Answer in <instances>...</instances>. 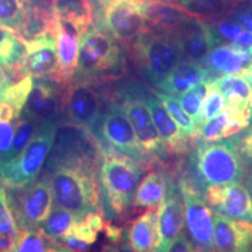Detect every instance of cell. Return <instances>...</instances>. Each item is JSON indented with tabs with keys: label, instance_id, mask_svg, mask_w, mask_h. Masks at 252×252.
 Wrapping results in <instances>:
<instances>
[{
	"label": "cell",
	"instance_id": "cell-1",
	"mask_svg": "<svg viewBox=\"0 0 252 252\" xmlns=\"http://www.w3.org/2000/svg\"><path fill=\"white\" fill-rule=\"evenodd\" d=\"M50 185L58 207L78 219L99 212V185L94 167L88 157L68 154L62 158L52 173Z\"/></svg>",
	"mask_w": 252,
	"mask_h": 252
},
{
	"label": "cell",
	"instance_id": "cell-2",
	"mask_svg": "<svg viewBox=\"0 0 252 252\" xmlns=\"http://www.w3.org/2000/svg\"><path fill=\"white\" fill-rule=\"evenodd\" d=\"M144 168L138 160L118 151H106L99 165V187L106 214L119 217L133 202Z\"/></svg>",
	"mask_w": 252,
	"mask_h": 252
},
{
	"label": "cell",
	"instance_id": "cell-3",
	"mask_svg": "<svg viewBox=\"0 0 252 252\" xmlns=\"http://www.w3.org/2000/svg\"><path fill=\"white\" fill-rule=\"evenodd\" d=\"M55 137V125L52 122L43 123L17 157L0 162V181L4 187L18 190L35 181L52 151Z\"/></svg>",
	"mask_w": 252,
	"mask_h": 252
},
{
	"label": "cell",
	"instance_id": "cell-4",
	"mask_svg": "<svg viewBox=\"0 0 252 252\" xmlns=\"http://www.w3.org/2000/svg\"><path fill=\"white\" fill-rule=\"evenodd\" d=\"M193 162L204 187L241 181L244 175L243 159L232 139L204 140L197 146Z\"/></svg>",
	"mask_w": 252,
	"mask_h": 252
},
{
	"label": "cell",
	"instance_id": "cell-5",
	"mask_svg": "<svg viewBox=\"0 0 252 252\" xmlns=\"http://www.w3.org/2000/svg\"><path fill=\"white\" fill-rule=\"evenodd\" d=\"M133 45L144 74L156 87L181 61L178 46L166 34L145 31Z\"/></svg>",
	"mask_w": 252,
	"mask_h": 252
},
{
	"label": "cell",
	"instance_id": "cell-6",
	"mask_svg": "<svg viewBox=\"0 0 252 252\" xmlns=\"http://www.w3.org/2000/svg\"><path fill=\"white\" fill-rule=\"evenodd\" d=\"M100 20L119 42L133 43L145 31V0H98Z\"/></svg>",
	"mask_w": 252,
	"mask_h": 252
},
{
	"label": "cell",
	"instance_id": "cell-7",
	"mask_svg": "<svg viewBox=\"0 0 252 252\" xmlns=\"http://www.w3.org/2000/svg\"><path fill=\"white\" fill-rule=\"evenodd\" d=\"M122 53L111 35L89 27L81 36L78 49V64L82 74L87 76H100L121 68Z\"/></svg>",
	"mask_w": 252,
	"mask_h": 252
},
{
	"label": "cell",
	"instance_id": "cell-8",
	"mask_svg": "<svg viewBox=\"0 0 252 252\" xmlns=\"http://www.w3.org/2000/svg\"><path fill=\"white\" fill-rule=\"evenodd\" d=\"M179 188L184 201L185 223L189 239L196 250H215L213 242L214 215L206 198L186 178L181 179Z\"/></svg>",
	"mask_w": 252,
	"mask_h": 252
},
{
	"label": "cell",
	"instance_id": "cell-9",
	"mask_svg": "<svg viewBox=\"0 0 252 252\" xmlns=\"http://www.w3.org/2000/svg\"><path fill=\"white\" fill-rule=\"evenodd\" d=\"M18 203L12 208L21 230L42 226L54 207V191L48 180L32 182L27 187L18 189Z\"/></svg>",
	"mask_w": 252,
	"mask_h": 252
},
{
	"label": "cell",
	"instance_id": "cell-10",
	"mask_svg": "<svg viewBox=\"0 0 252 252\" xmlns=\"http://www.w3.org/2000/svg\"><path fill=\"white\" fill-rule=\"evenodd\" d=\"M21 41L24 52L17 62L21 74L40 78L59 71L58 48L52 32H41L31 39H21Z\"/></svg>",
	"mask_w": 252,
	"mask_h": 252
},
{
	"label": "cell",
	"instance_id": "cell-11",
	"mask_svg": "<svg viewBox=\"0 0 252 252\" xmlns=\"http://www.w3.org/2000/svg\"><path fill=\"white\" fill-rule=\"evenodd\" d=\"M204 198L213 213L252 223V196L247 186L237 182L208 186Z\"/></svg>",
	"mask_w": 252,
	"mask_h": 252
},
{
	"label": "cell",
	"instance_id": "cell-12",
	"mask_svg": "<svg viewBox=\"0 0 252 252\" xmlns=\"http://www.w3.org/2000/svg\"><path fill=\"white\" fill-rule=\"evenodd\" d=\"M121 108L131 123L135 137L145 152L157 157L158 159H167L168 152L160 138L145 99L134 96H126Z\"/></svg>",
	"mask_w": 252,
	"mask_h": 252
},
{
	"label": "cell",
	"instance_id": "cell-13",
	"mask_svg": "<svg viewBox=\"0 0 252 252\" xmlns=\"http://www.w3.org/2000/svg\"><path fill=\"white\" fill-rule=\"evenodd\" d=\"M181 55L190 61L203 62L220 42V34L212 25L190 17L171 36Z\"/></svg>",
	"mask_w": 252,
	"mask_h": 252
},
{
	"label": "cell",
	"instance_id": "cell-14",
	"mask_svg": "<svg viewBox=\"0 0 252 252\" xmlns=\"http://www.w3.org/2000/svg\"><path fill=\"white\" fill-rule=\"evenodd\" d=\"M100 133L103 139L118 152L140 162L147 160L149 154L141 147L133 127L122 108L113 105L104 113L100 123Z\"/></svg>",
	"mask_w": 252,
	"mask_h": 252
},
{
	"label": "cell",
	"instance_id": "cell-15",
	"mask_svg": "<svg viewBox=\"0 0 252 252\" xmlns=\"http://www.w3.org/2000/svg\"><path fill=\"white\" fill-rule=\"evenodd\" d=\"M49 26L58 48V74L62 81H70L78 64L81 36L86 31L71 21L56 17H52Z\"/></svg>",
	"mask_w": 252,
	"mask_h": 252
},
{
	"label": "cell",
	"instance_id": "cell-16",
	"mask_svg": "<svg viewBox=\"0 0 252 252\" xmlns=\"http://www.w3.org/2000/svg\"><path fill=\"white\" fill-rule=\"evenodd\" d=\"M185 223L184 201L180 188L169 182L166 196L157 214L158 247L157 251H169L174 239L182 231Z\"/></svg>",
	"mask_w": 252,
	"mask_h": 252
},
{
	"label": "cell",
	"instance_id": "cell-17",
	"mask_svg": "<svg viewBox=\"0 0 252 252\" xmlns=\"http://www.w3.org/2000/svg\"><path fill=\"white\" fill-rule=\"evenodd\" d=\"M214 249L222 252L249 251L252 248V223L214 215Z\"/></svg>",
	"mask_w": 252,
	"mask_h": 252
},
{
	"label": "cell",
	"instance_id": "cell-18",
	"mask_svg": "<svg viewBox=\"0 0 252 252\" xmlns=\"http://www.w3.org/2000/svg\"><path fill=\"white\" fill-rule=\"evenodd\" d=\"M67 112L77 127L93 128L100 113V98L96 89L88 83L72 86L67 96Z\"/></svg>",
	"mask_w": 252,
	"mask_h": 252
},
{
	"label": "cell",
	"instance_id": "cell-19",
	"mask_svg": "<svg viewBox=\"0 0 252 252\" xmlns=\"http://www.w3.org/2000/svg\"><path fill=\"white\" fill-rule=\"evenodd\" d=\"M145 102L149 106L154 124H156L157 130L159 132L167 152L175 154L185 153L188 149L187 134L184 133L179 127L172 116L163 106L161 100L154 94V96H147L145 98Z\"/></svg>",
	"mask_w": 252,
	"mask_h": 252
},
{
	"label": "cell",
	"instance_id": "cell-20",
	"mask_svg": "<svg viewBox=\"0 0 252 252\" xmlns=\"http://www.w3.org/2000/svg\"><path fill=\"white\" fill-rule=\"evenodd\" d=\"M251 58L252 47L231 42L216 46L203 62L207 68L215 74H239L244 70Z\"/></svg>",
	"mask_w": 252,
	"mask_h": 252
},
{
	"label": "cell",
	"instance_id": "cell-21",
	"mask_svg": "<svg viewBox=\"0 0 252 252\" xmlns=\"http://www.w3.org/2000/svg\"><path fill=\"white\" fill-rule=\"evenodd\" d=\"M209 76L208 69L195 61L179 62L163 80L158 84L157 88L162 93L179 97L186 91L206 81H213Z\"/></svg>",
	"mask_w": 252,
	"mask_h": 252
},
{
	"label": "cell",
	"instance_id": "cell-22",
	"mask_svg": "<svg viewBox=\"0 0 252 252\" xmlns=\"http://www.w3.org/2000/svg\"><path fill=\"white\" fill-rule=\"evenodd\" d=\"M145 15L147 24L168 36L190 18L172 0H145Z\"/></svg>",
	"mask_w": 252,
	"mask_h": 252
},
{
	"label": "cell",
	"instance_id": "cell-23",
	"mask_svg": "<svg viewBox=\"0 0 252 252\" xmlns=\"http://www.w3.org/2000/svg\"><path fill=\"white\" fill-rule=\"evenodd\" d=\"M247 126H249V110L242 111L228 106L200 126V137L206 141L223 139L234 135Z\"/></svg>",
	"mask_w": 252,
	"mask_h": 252
},
{
	"label": "cell",
	"instance_id": "cell-24",
	"mask_svg": "<svg viewBox=\"0 0 252 252\" xmlns=\"http://www.w3.org/2000/svg\"><path fill=\"white\" fill-rule=\"evenodd\" d=\"M190 17L208 24L228 19L238 8V0H172Z\"/></svg>",
	"mask_w": 252,
	"mask_h": 252
},
{
	"label": "cell",
	"instance_id": "cell-25",
	"mask_svg": "<svg viewBox=\"0 0 252 252\" xmlns=\"http://www.w3.org/2000/svg\"><path fill=\"white\" fill-rule=\"evenodd\" d=\"M104 228L103 217L99 213H90L77 219L70 230L61 238L69 250H87L97 239L98 232Z\"/></svg>",
	"mask_w": 252,
	"mask_h": 252
},
{
	"label": "cell",
	"instance_id": "cell-26",
	"mask_svg": "<svg viewBox=\"0 0 252 252\" xmlns=\"http://www.w3.org/2000/svg\"><path fill=\"white\" fill-rule=\"evenodd\" d=\"M127 239L133 251H157L158 226L157 213L154 212V209H147L146 213L131 223Z\"/></svg>",
	"mask_w": 252,
	"mask_h": 252
},
{
	"label": "cell",
	"instance_id": "cell-27",
	"mask_svg": "<svg viewBox=\"0 0 252 252\" xmlns=\"http://www.w3.org/2000/svg\"><path fill=\"white\" fill-rule=\"evenodd\" d=\"M168 185V178L165 173L160 171L150 172L138 185L133 198V206L143 209L159 208L166 196Z\"/></svg>",
	"mask_w": 252,
	"mask_h": 252
},
{
	"label": "cell",
	"instance_id": "cell-28",
	"mask_svg": "<svg viewBox=\"0 0 252 252\" xmlns=\"http://www.w3.org/2000/svg\"><path fill=\"white\" fill-rule=\"evenodd\" d=\"M225 97L229 106L242 110H249L251 86L243 74H228L210 81Z\"/></svg>",
	"mask_w": 252,
	"mask_h": 252
},
{
	"label": "cell",
	"instance_id": "cell-29",
	"mask_svg": "<svg viewBox=\"0 0 252 252\" xmlns=\"http://www.w3.org/2000/svg\"><path fill=\"white\" fill-rule=\"evenodd\" d=\"M93 14L90 0H53L52 17L71 21L84 31L93 23Z\"/></svg>",
	"mask_w": 252,
	"mask_h": 252
},
{
	"label": "cell",
	"instance_id": "cell-30",
	"mask_svg": "<svg viewBox=\"0 0 252 252\" xmlns=\"http://www.w3.org/2000/svg\"><path fill=\"white\" fill-rule=\"evenodd\" d=\"M32 19L28 0H0V27L23 33L30 26Z\"/></svg>",
	"mask_w": 252,
	"mask_h": 252
},
{
	"label": "cell",
	"instance_id": "cell-31",
	"mask_svg": "<svg viewBox=\"0 0 252 252\" xmlns=\"http://www.w3.org/2000/svg\"><path fill=\"white\" fill-rule=\"evenodd\" d=\"M25 108L30 117L52 118L58 109V99L54 89L42 82L34 84Z\"/></svg>",
	"mask_w": 252,
	"mask_h": 252
},
{
	"label": "cell",
	"instance_id": "cell-32",
	"mask_svg": "<svg viewBox=\"0 0 252 252\" xmlns=\"http://www.w3.org/2000/svg\"><path fill=\"white\" fill-rule=\"evenodd\" d=\"M8 198L6 196L4 185L0 181V252L15 251L19 230Z\"/></svg>",
	"mask_w": 252,
	"mask_h": 252
},
{
	"label": "cell",
	"instance_id": "cell-33",
	"mask_svg": "<svg viewBox=\"0 0 252 252\" xmlns=\"http://www.w3.org/2000/svg\"><path fill=\"white\" fill-rule=\"evenodd\" d=\"M156 96L161 100L163 106L184 133L190 135V137H194L197 133L200 128H198L196 122L185 111L178 98L165 93H156Z\"/></svg>",
	"mask_w": 252,
	"mask_h": 252
},
{
	"label": "cell",
	"instance_id": "cell-34",
	"mask_svg": "<svg viewBox=\"0 0 252 252\" xmlns=\"http://www.w3.org/2000/svg\"><path fill=\"white\" fill-rule=\"evenodd\" d=\"M78 219L74 214L63 209L61 207H58L56 209H53L48 219L42 225L43 234L48 236L52 239H61L74 224V222Z\"/></svg>",
	"mask_w": 252,
	"mask_h": 252
},
{
	"label": "cell",
	"instance_id": "cell-35",
	"mask_svg": "<svg viewBox=\"0 0 252 252\" xmlns=\"http://www.w3.org/2000/svg\"><path fill=\"white\" fill-rule=\"evenodd\" d=\"M52 238L43 234L42 230L26 229L19 234L15 251L19 252H45L55 251L54 245L50 243Z\"/></svg>",
	"mask_w": 252,
	"mask_h": 252
},
{
	"label": "cell",
	"instance_id": "cell-36",
	"mask_svg": "<svg viewBox=\"0 0 252 252\" xmlns=\"http://www.w3.org/2000/svg\"><path fill=\"white\" fill-rule=\"evenodd\" d=\"M37 130V122L35 118L28 117L21 119L19 121L17 128L14 131L13 139H12L11 146L7 152H6L4 159L1 161H5V160L13 159L14 157H17L21 151L24 150V147L28 144V141L32 139L35 131ZM0 161V162H1Z\"/></svg>",
	"mask_w": 252,
	"mask_h": 252
},
{
	"label": "cell",
	"instance_id": "cell-37",
	"mask_svg": "<svg viewBox=\"0 0 252 252\" xmlns=\"http://www.w3.org/2000/svg\"><path fill=\"white\" fill-rule=\"evenodd\" d=\"M24 52L21 39L13 32L0 27V65L11 67L18 62Z\"/></svg>",
	"mask_w": 252,
	"mask_h": 252
},
{
	"label": "cell",
	"instance_id": "cell-38",
	"mask_svg": "<svg viewBox=\"0 0 252 252\" xmlns=\"http://www.w3.org/2000/svg\"><path fill=\"white\" fill-rule=\"evenodd\" d=\"M226 99L223 96V94L214 86L212 82L209 81L208 83V89L207 94L204 96L202 105H201V111L200 116L197 119V126L200 128V126L206 123L209 119L215 117L219 115L220 112H222L225 109Z\"/></svg>",
	"mask_w": 252,
	"mask_h": 252
},
{
	"label": "cell",
	"instance_id": "cell-39",
	"mask_svg": "<svg viewBox=\"0 0 252 252\" xmlns=\"http://www.w3.org/2000/svg\"><path fill=\"white\" fill-rule=\"evenodd\" d=\"M208 83H209V81L198 83L197 86L193 87L191 89H189L188 91H186L185 94H182L181 96L178 97L182 108H184L185 111L196 122V124L198 116H200L201 105H202L203 98L207 94Z\"/></svg>",
	"mask_w": 252,
	"mask_h": 252
},
{
	"label": "cell",
	"instance_id": "cell-40",
	"mask_svg": "<svg viewBox=\"0 0 252 252\" xmlns=\"http://www.w3.org/2000/svg\"><path fill=\"white\" fill-rule=\"evenodd\" d=\"M216 31L224 39L239 45L252 47V33L231 19H224L216 24Z\"/></svg>",
	"mask_w": 252,
	"mask_h": 252
},
{
	"label": "cell",
	"instance_id": "cell-41",
	"mask_svg": "<svg viewBox=\"0 0 252 252\" xmlns=\"http://www.w3.org/2000/svg\"><path fill=\"white\" fill-rule=\"evenodd\" d=\"M237 146L242 159L248 163H252V127L243 128L231 138Z\"/></svg>",
	"mask_w": 252,
	"mask_h": 252
},
{
	"label": "cell",
	"instance_id": "cell-42",
	"mask_svg": "<svg viewBox=\"0 0 252 252\" xmlns=\"http://www.w3.org/2000/svg\"><path fill=\"white\" fill-rule=\"evenodd\" d=\"M228 19H231L252 33V6L243 9H236Z\"/></svg>",
	"mask_w": 252,
	"mask_h": 252
},
{
	"label": "cell",
	"instance_id": "cell-43",
	"mask_svg": "<svg viewBox=\"0 0 252 252\" xmlns=\"http://www.w3.org/2000/svg\"><path fill=\"white\" fill-rule=\"evenodd\" d=\"M196 249L194 248L193 243L189 238H186V234L185 232H180L176 238L173 242L171 248H169V251L172 252H190V251H195Z\"/></svg>",
	"mask_w": 252,
	"mask_h": 252
},
{
	"label": "cell",
	"instance_id": "cell-44",
	"mask_svg": "<svg viewBox=\"0 0 252 252\" xmlns=\"http://www.w3.org/2000/svg\"><path fill=\"white\" fill-rule=\"evenodd\" d=\"M242 74H243L249 81L252 82V58L250 60V62L248 63L247 67L244 68V70H243V72H242Z\"/></svg>",
	"mask_w": 252,
	"mask_h": 252
},
{
	"label": "cell",
	"instance_id": "cell-45",
	"mask_svg": "<svg viewBox=\"0 0 252 252\" xmlns=\"http://www.w3.org/2000/svg\"><path fill=\"white\" fill-rule=\"evenodd\" d=\"M245 186H247L248 190L250 191L251 196H252V171L249 173L247 179H245Z\"/></svg>",
	"mask_w": 252,
	"mask_h": 252
},
{
	"label": "cell",
	"instance_id": "cell-46",
	"mask_svg": "<svg viewBox=\"0 0 252 252\" xmlns=\"http://www.w3.org/2000/svg\"><path fill=\"white\" fill-rule=\"evenodd\" d=\"M252 111V84H251V93H250V100H249V112Z\"/></svg>",
	"mask_w": 252,
	"mask_h": 252
},
{
	"label": "cell",
	"instance_id": "cell-47",
	"mask_svg": "<svg viewBox=\"0 0 252 252\" xmlns=\"http://www.w3.org/2000/svg\"><path fill=\"white\" fill-rule=\"evenodd\" d=\"M249 124L252 126V111L249 112Z\"/></svg>",
	"mask_w": 252,
	"mask_h": 252
},
{
	"label": "cell",
	"instance_id": "cell-48",
	"mask_svg": "<svg viewBox=\"0 0 252 252\" xmlns=\"http://www.w3.org/2000/svg\"><path fill=\"white\" fill-rule=\"evenodd\" d=\"M2 77H4V72H2V69L0 67V83L2 82Z\"/></svg>",
	"mask_w": 252,
	"mask_h": 252
},
{
	"label": "cell",
	"instance_id": "cell-49",
	"mask_svg": "<svg viewBox=\"0 0 252 252\" xmlns=\"http://www.w3.org/2000/svg\"><path fill=\"white\" fill-rule=\"evenodd\" d=\"M238 1H241V2H242V1H245V0H238Z\"/></svg>",
	"mask_w": 252,
	"mask_h": 252
},
{
	"label": "cell",
	"instance_id": "cell-50",
	"mask_svg": "<svg viewBox=\"0 0 252 252\" xmlns=\"http://www.w3.org/2000/svg\"><path fill=\"white\" fill-rule=\"evenodd\" d=\"M250 4H251V6H252V0H250Z\"/></svg>",
	"mask_w": 252,
	"mask_h": 252
}]
</instances>
